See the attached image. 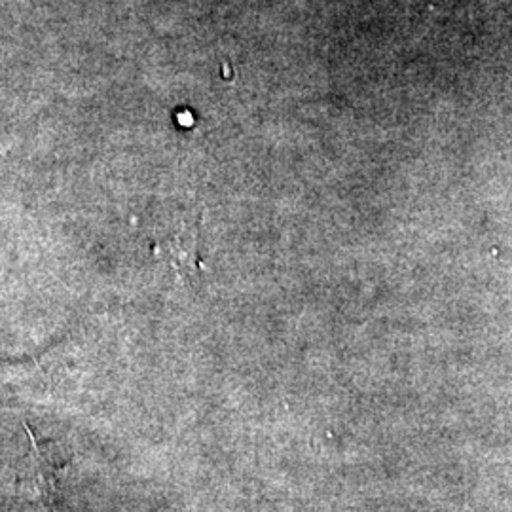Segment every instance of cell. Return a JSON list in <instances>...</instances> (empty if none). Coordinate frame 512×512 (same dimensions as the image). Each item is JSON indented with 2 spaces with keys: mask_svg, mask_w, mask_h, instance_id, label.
I'll return each instance as SVG.
<instances>
[{
  "mask_svg": "<svg viewBox=\"0 0 512 512\" xmlns=\"http://www.w3.org/2000/svg\"><path fill=\"white\" fill-rule=\"evenodd\" d=\"M25 429L31 442V492L42 505H50L59 492L65 471L71 465V454L61 442L38 435L29 425H25Z\"/></svg>",
  "mask_w": 512,
  "mask_h": 512,
  "instance_id": "1",
  "label": "cell"
}]
</instances>
